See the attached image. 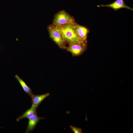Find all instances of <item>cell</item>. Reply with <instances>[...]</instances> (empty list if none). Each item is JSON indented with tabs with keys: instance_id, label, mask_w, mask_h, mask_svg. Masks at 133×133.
Masks as SVG:
<instances>
[{
	"instance_id": "cell-1",
	"label": "cell",
	"mask_w": 133,
	"mask_h": 133,
	"mask_svg": "<svg viewBox=\"0 0 133 133\" xmlns=\"http://www.w3.org/2000/svg\"><path fill=\"white\" fill-rule=\"evenodd\" d=\"M74 21L63 26L56 27L57 29L62 35L65 42L69 45L77 43L86 46L87 43L81 39L77 35L74 26Z\"/></svg>"
},
{
	"instance_id": "cell-2",
	"label": "cell",
	"mask_w": 133,
	"mask_h": 133,
	"mask_svg": "<svg viewBox=\"0 0 133 133\" xmlns=\"http://www.w3.org/2000/svg\"><path fill=\"white\" fill-rule=\"evenodd\" d=\"M50 37L60 48L66 49L65 42L61 33L57 30L56 27L50 25L47 28Z\"/></svg>"
},
{
	"instance_id": "cell-3",
	"label": "cell",
	"mask_w": 133,
	"mask_h": 133,
	"mask_svg": "<svg viewBox=\"0 0 133 133\" xmlns=\"http://www.w3.org/2000/svg\"><path fill=\"white\" fill-rule=\"evenodd\" d=\"M75 21L73 17L64 10L61 11L55 16L53 25L58 27L63 26Z\"/></svg>"
},
{
	"instance_id": "cell-4",
	"label": "cell",
	"mask_w": 133,
	"mask_h": 133,
	"mask_svg": "<svg viewBox=\"0 0 133 133\" xmlns=\"http://www.w3.org/2000/svg\"><path fill=\"white\" fill-rule=\"evenodd\" d=\"M73 24L76 33L78 36L87 43V35L90 30L86 27L81 25L74 21Z\"/></svg>"
},
{
	"instance_id": "cell-5",
	"label": "cell",
	"mask_w": 133,
	"mask_h": 133,
	"mask_svg": "<svg viewBox=\"0 0 133 133\" xmlns=\"http://www.w3.org/2000/svg\"><path fill=\"white\" fill-rule=\"evenodd\" d=\"M86 46L80 44L74 43L69 45L66 47L67 51L71 53L74 56H79L82 54L86 50Z\"/></svg>"
},
{
	"instance_id": "cell-6",
	"label": "cell",
	"mask_w": 133,
	"mask_h": 133,
	"mask_svg": "<svg viewBox=\"0 0 133 133\" xmlns=\"http://www.w3.org/2000/svg\"><path fill=\"white\" fill-rule=\"evenodd\" d=\"M97 7H106L111 8L116 11L122 8H125L133 10L132 8L128 6L125 3L124 0H116L113 3L108 4L98 5Z\"/></svg>"
},
{
	"instance_id": "cell-7",
	"label": "cell",
	"mask_w": 133,
	"mask_h": 133,
	"mask_svg": "<svg viewBox=\"0 0 133 133\" xmlns=\"http://www.w3.org/2000/svg\"><path fill=\"white\" fill-rule=\"evenodd\" d=\"M44 118L43 117H39L36 115L28 119V126L25 133H29L33 131L39 121Z\"/></svg>"
},
{
	"instance_id": "cell-8",
	"label": "cell",
	"mask_w": 133,
	"mask_h": 133,
	"mask_svg": "<svg viewBox=\"0 0 133 133\" xmlns=\"http://www.w3.org/2000/svg\"><path fill=\"white\" fill-rule=\"evenodd\" d=\"M50 95L49 93L40 95H34L31 97L32 104L37 108L42 101Z\"/></svg>"
},
{
	"instance_id": "cell-9",
	"label": "cell",
	"mask_w": 133,
	"mask_h": 133,
	"mask_svg": "<svg viewBox=\"0 0 133 133\" xmlns=\"http://www.w3.org/2000/svg\"><path fill=\"white\" fill-rule=\"evenodd\" d=\"M37 108L32 104L30 109L27 110L21 116L17 118V121H19L20 120L24 118L29 119L33 116L37 115Z\"/></svg>"
},
{
	"instance_id": "cell-10",
	"label": "cell",
	"mask_w": 133,
	"mask_h": 133,
	"mask_svg": "<svg viewBox=\"0 0 133 133\" xmlns=\"http://www.w3.org/2000/svg\"><path fill=\"white\" fill-rule=\"evenodd\" d=\"M15 77L20 83L24 91L31 98L34 94L30 88L18 75H16Z\"/></svg>"
},
{
	"instance_id": "cell-11",
	"label": "cell",
	"mask_w": 133,
	"mask_h": 133,
	"mask_svg": "<svg viewBox=\"0 0 133 133\" xmlns=\"http://www.w3.org/2000/svg\"><path fill=\"white\" fill-rule=\"evenodd\" d=\"M71 130L74 133H82V129L78 127L70 125L69 126Z\"/></svg>"
}]
</instances>
